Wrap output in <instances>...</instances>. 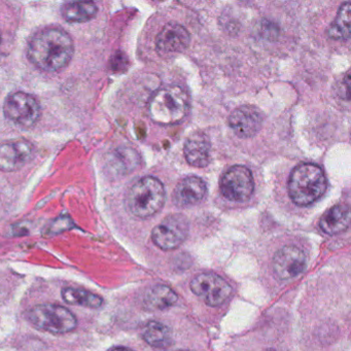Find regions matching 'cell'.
Listing matches in <instances>:
<instances>
[{
  "label": "cell",
  "mask_w": 351,
  "mask_h": 351,
  "mask_svg": "<svg viewBox=\"0 0 351 351\" xmlns=\"http://www.w3.org/2000/svg\"><path fill=\"white\" fill-rule=\"evenodd\" d=\"M75 53L73 38L61 28L40 30L32 36L27 48L32 64L47 73H57L67 66Z\"/></svg>",
  "instance_id": "1"
},
{
  "label": "cell",
  "mask_w": 351,
  "mask_h": 351,
  "mask_svg": "<svg viewBox=\"0 0 351 351\" xmlns=\"http://www.w3.org/2000/svg\"><path fill=\"white\" fill-rule=\"evenodd\" d=\"M326 178L324 170L315 164H302L291 173L289 195L295 204L308 206L322 198L326 191Z\"/></svg>",
  "instance_id": "2"
},
{
  "label": "cell",
  "mask_w": 351,
  "mask_h": 351,
  "mask_svg": "<svg viewBox=\"0 0 351 351\" xmlns=\"http://www.w3.org/2000/svg\"><path fill=\"white\" fill-rule=\"evenodd\" d=\"M190 98L184 88L171 85L158 90L149 104V117L160 125L180 123L188 114Z\"/></svg>",
  "instance_id": "3"
},
{
  "label": "cell",
  "mask_w": 351,
  "mask_h": 351,
  "mask_svg": "<svg viewBox=\"0 0 351 351\" xmlns=\"http://www.w3.org/2000/svg\"><path fill=\"white\" fill-rule=\"evenodd\" d=\"M163 184L154 176H145L135 182L127 193V209L139 219H147L159 213L165 204Z\"/></svg>",
  "instance_id": "4"
},
{
  "label": "cell",
  "mask_w": 351,
  "mask_h": 351,
  "mask_svg": "<svg viewBox=\"0 0 351 351\" xmlns=\"http://www.w3.org/2000/svg\"><path fill=\"white\" fill-rule=\"evenodd\" d=\"M28 322L38 330L51 334H67L77 328V320L75 314L64 306L57 304H40L28 310Z\"/></svg>",
  "instance_id": "5"
},
{
  "label": "cell",
  "mask_w": 351,
  "mask_h": 351,
  "mask_svg": "<svg viewBox=\"0 0 351 351\" xmlns=\"http://www.w3.org/2000/svg\"><path fill=\"white\" fill-rule=\"evenodd\" d=\"M5 118L23 128H32L40 120L42 108L38 100L25 92L8 96L3 106Z\"/></svg>",
  "instance_id": "6"
},
{
  "label": "cell",
  "mask_w": 351,
  "mask_h": 351,
  "mask_svg": "<svg viewBox=\"0 0 351 351\" xmlns=\"http://www.w3.org/2000/svg\"><path fill=\"white\" fill-rule=\"evenodd\" d=\"M219 189L228 200L240 203L250 200L254 190L252 172L245 166H233L223 174Z\"/></svg>",
  "instance_id": "7"
},
{
  "label": "cell",
  "mask_w": 351,
  "mask_h": 351,
  "mask_svg": "<svg viewBox=\"0 0 351 351\" xmlns=\"http://www.w3.org/2000/svg\"><path fill=\"white\" fill-rule=\"evenodd\" d=\"M191 289L211 307L223 305L232 293L231 285L215 273L197 275L191 281Z\"/></svg>",
  "instance_id": "8"
},
{
  "label": "cell",
  "mask_w": 351,
  "mask_h": 351,
  "mask_svg": "<svg viewBox=\"0 0 351 351\" xmlns=\"http://www.w3.org/2000/svg\"><path fill=\"white\" fill-rule=\"evenodd\" d=\"M189 221L182 215H168L152 232L154 243L163 250L178 248L188 237Z\"/></svg>",
  "instance_id": "9"
},
{
  "label": "cell",
  "mask_w": 351,
  "mask_h": 351,
  "mask_svg": "<svg viewBox=\"0 0 351 351\" xmlns=\"http://www.w3.org/2000/svg\"><path fill=\"white\" fill-rule=\"evenodd\" d=\"M36 147L26 139L7 141L0 145V170L14 172L27 165L34 158Z\"/></svg>",
  "instance_id": "10"
},
{
  "label": "cell",
  "mask_w": 351,
  "mask_h": 351,
  "mask_svg": "<svg viewBox=\"0 0 351 351\" xmlns=\"http://www.w3.org/2000/svg\"><path fill=\"white\" fill-rule=\"evenodd\" d=\"M307 256L301 248L287 245L280 248L273 258V271L281 280L293 278L306 268Z\"/></svg>",
  "instance_id": "11"
},
{
  "label": "cell",
  "mask_w": 351,
  "mask_h": 351,
  "mask_svg": "<svg viewBox=\"0 0 351 351\" xmlns=\"http://www.w3.org/2000/svg\"><path fill=\"white\" fill-rule=\"evenodd\" d=\"M264 114L256 106H243L236 108L229 118V125L238 137L250 138L262 128Z\"/></svg>",
  "instance_id": "12"
},
{
  "label": "cell",
  "mask_w": 351,
  "mask_h": 351,
  "mask_svg": "<svg viewBox=\"0 0 351 351\" xmlns=\"http://www.w3.org/2000/svg\"><path fill=\"white\" fill-rule=\"evenodd\" d=\"M191 36L188 30L178 23H168L158 34L156 46L161 55L180 53L188 48Z\"/></svg>",
  "instance_id": "13"
},
{
  "label": "cell",
  "mask_w": 351,
  "mask_h": 351,
  "mask_svg": "<svg viewBox=\"0 0 351 351\" xmlns=\"http://www.w3.org/2000/svg\"><path fill=\"white\" fill-rule=\"evenodd\" d=\"M207 193V186L202 178L189 176L176 186L173 201L178 206L186 207L198 204Z\"/></svg>",
  "instance_id": "14"
},
{
  "label": "cell",
  "mask_w": 351,
  "mask_h": 351,
  "mask_svg": "<svg viewBox=\"0 0 351 351\" xmlns=\"http://www.w3.org/2000/svg\"><path fill=\"white\" fill-rule=\"evenodd\" d=\"M211 145L204 133L197 132L186 139L184 156L190 165L206 167L210 161Z\"/></svg>",
  "instance_id": "15"
},
{
  "label": "cell",
  "mask_w": 351,
  "mask_h": 351,
  "mask_svg": "<svg viewBox=\"0 0 351 351\" xmlns=\"http://www.w3.org/2000/svg\"><path fill=\"white\" fill-rule=\"evenodd\" d=\"M108 170L114 176H126L136 169L139 165V156L131 147H120L108 158Z\"/></svg>",
  "instance_id": "16"
},
{
  "label": "cell",
  "mask_w": 351,
  "mask_h": 351,
  "mask_svg": "<svg viewBox=\"0 0 351 351\" xmlns=\"http://www.w3.org/2000/svg\"><path fill=\"white\" fill-rule=\"evenodd\" d=\"M350 210L347 205L339 204L328 209L319 221V227L328 235H336L348 228Z\"/></svg>",
  "instance_id": "17"
},
{
  "label": "cell",
  "mask_w": 351,
  "mask_h": 351,
  "mask_svg": "<svg viewBox=\"0 0 351 351\" xmlns=\"http://www.w3.org/2000/svg\"><path fill=\"white\" fill-rule=\"evenodd\" d=\"M178 295L167 285H158L145 293L143 304L149 310H166L176 305Z\"/></svg>",
  "instance_id": "18"
},
{
  "label": "cell",
  "mask_w": 351,
  "mask_h": 351,
  "mask_svg": "<svg viewBox=\"0 0 351 351\" xmlns=\"http://www.w3.org/2000/svg\"><path fill=\"white\" fill-rule=\"evenodd\" d=\"M98 8L92 1L65 3L61 9L63 19L69 23H85L97 15Z\"/></svg>",
  "instance_id": "19"
},
{
  "label": "cell",
  "mask_w": 351,
  "mask_h": 351,
  "mask_svg": "<svg viewBox=\"0 0 351 351\" xmlns=\"http://www.w3.org/2000/svg\"><path fill=\"white\" fill-rule=\"evenodd\" d=\"M61 295L63 300L71 305L84 306L91 309H97L104 305V299L100 295L82 287H64Z\"/></svg>",
  "instance_id": "20"
},
{
  "label": "cell",
  "mask_w": 351,
  "mask_h": 351,
  "mask_svg": "<svg viewBox=\"0 0 351 351\" xmlns=\"http://www.w3.org/2000/svg\"><path fill=\"white\" fill-rule=\"evenodd\" d=\"M351 5L345 3L341 5L337 17L328 29V36L332 40H348L350 36Z\"/></svg>",
  "instance_id": "21"
},
{
  "label": "cell",
  "mask_w": 351,
  "mask_h": 351,
  "mask_svg": "<svg viewBox=\"0 0 351 351\" xmlns=\"http://www.w3.org/2000/svg\"><path fill=\"white\" fill-rule=\"evenodd\" d=\"M143 337L145 342L155 348H166L171 343L170 330L159 322H147L143 328Z\"/></svg>",
  "instance_id": "22"
},
{
  "label": "cell",
  "mask_w": 351,
  "mask_h": 351,
  "mask_svg": "<svg viewBox=\"0 0 351 351\" xmlns=\"http://www.w3.org/2000/svg\"><path fill=\"white\" fill-rule=\"evenodd\" d=\"M108 351H134L133 349L129 348V347L125 346H116L110 348V350Z\"/></svg>",
  "instance_id": "23"
},
{
  "label": "cell",
  "mask_w": 351,
  "mask_h": 351,
  "mask_svg": "<svg viewBox=\"0 0 351 351\" xmlns=\"http://www.w3.org/2000/svg\"><path fill=\"white\" fill-rule=\"evenodd\" d=\"M1 45H3V36H1V29H0V50H1Z\"/></svg>",
  "instance_id": "24"
},
{
  "label": "cell",
  "mask_w": 351,
  "mask_h": 351,
  "mask_svg": "<svg viewBox=\"0 0 351 351\" xmlns=\"http://www.w3.org/2000/svg\"><path fill=\"white\" fill-rule=\"evenodd\" d=\"M265 351H278V350H275V349H267V350H265Z\"/></svg>",
  "instance_id": "25"
}]
</instances>
